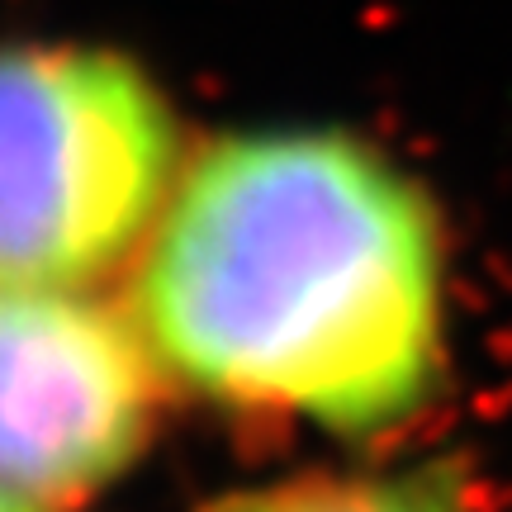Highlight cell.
<instances>
[{"mask_svg":"<svg viewBox=\"0 0 512 512\" xmlns=\"http://www.w3.org/2000/svg\"><path fill=\"white\" fill-rule=\"evenodd\" d=\"M128 313L204 399L332 432L389 427L437 370V223L351 138H228L171 185Z\"/></svg>","mask_w":512,"mask_h":512,"instance_id":"6da1fadb","label":"cell"},{"mask_svg":"<svg viewBox=\"0 0 512 512\" xmlns=\"http://www.w3.org/2000/svg\"><path fill=\"white\" fill-rule=\"evenodd\" d=\"M176 185V128L133 62L0 48V285L86 290L143 247Z\"/></svg>","mask_w":512,"mask_h":512,"instance_id":"7a4b0ae2","label":"cell"},{"mask_svg":"<svg viewBox=\"0 0 512 512\" xmlns=\"http://www.w3.org/2000/svg\"><path fill=\"white\" fill-rule=\"evenodd\" d=\"M157 370L133 313L0 285V484L43 508L105 489L143 451Z\"/></svg>","mask_w":512,"mask_h":512,"instance_id":"3957f363","label":"cell"},{"mask_svg":"<svg viewBox=\"0 0 512 512\" xmlns=\"http://www.w3.org/2000/svg\"><path fill=\"white\" fill-rule=\"evenodd\" d=\"M209 512H460L427 479H290L223 498Z\"/></svg>","mask_w":512,"mask_h":512,"instance_id":"277c9868","label":"cell"},{"mask_svg":"<svg viewBox=\"0 0 512 512\" xmlns=\"http://www.w3.org/2000/svg\"><path fill=\"white\" fill-rule=\"evenodd\" d=\"M0 512H48L43 503H34V498H24V494H15V489H5L0 484Z\"/></svg>","mask_w":512,"mask_h":512,"instance_id":"5b68a950","label":"cell"}]
</instances>
